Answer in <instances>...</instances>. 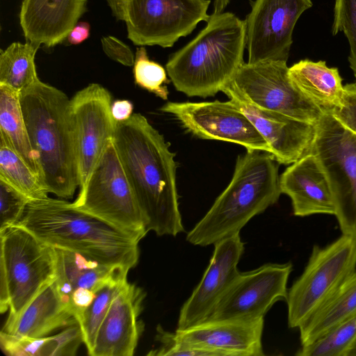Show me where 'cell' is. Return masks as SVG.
I'll return each instance as SVG.
<instances>
[{
    "instance_id": "obj_41",
    "label": "cell",
    "mask_w": 356,
    "mask_h": 356,
    "mask_svg": "<svg viewBox=\"0 0 356 356\" xmlns=\"http://www.w3.org/2000/svg\"><path fill=\"white\" fill-rule=\"evenodd\" d=\"M113 15L118 20L124 21L127 0H106Z\"/></svg>"
},
{
    "instance_id": "obj_22",
    "label": "cell",
    "mask_w": 356,
    "mask_h": 356,
    "mask_svg": "<svg viewBox=\"0 0 356 356\" xmlns=\"http://www.w3.org/2000/svg\"><path fill=\"white\" fill-rule=\"evenodd\" d=\"M76 322L70 305L60 295L54 280L19 314L8 316L1 331L20 337L39 338Z\"/></svg>"
},
{
    "instance_id": "obj_13",
    "label": "cell",
    "mask_w": 356,
    "mask_h": 356,
    "mask_svg": "<svg viewBox=\"0 0 356 356\" xmlns=\"http://www.w3.org/2000/svg\"><path fill=\"white\" fill-rule=\"evenodd\" d=\"M159 110L174 116L186 130L197 138L234 143L246 149L271 152L250 119L231 100L169 102Z\"/></svg>"
},
{
    "instance_id": "obj_23",
    "label": "cell",
    "mask_w": 356,
    "mask_h": 356,
    "mask_svg": "<svg viewBox=\"0 0 356 356\" xmlns=\"http://www.w3.org/2000/svg\"><path fill=\"white\" fill-rule=\"evenodd\" d=\"M55 249V282L64 300L70 305L71 296L78 289L97 293L111 282L127 278L129 270L126 268L102 264L77 252Z\"/></svg>"
},
{
    "instance_id": "obj_39",
    "label": "cell",
    "mask_w": 356,
    "mask_h": 356,
    "mask_svg": "<svg viewBox=\"0 0 356 356\" xmlns=\"http://www.w3.org/2000/svg\"><path fill=\"white\" fill-rule=\"evenodd\" d=\"M134 105L127 99L115 100L111 105V114L116 122L127 120L133 115Z\"/></svg>"
},
{
    "instance_id": "obj_6",
    "label": "cell",
    "mask_w": 356,
    "mask_h": 356,
    "mask_svg": "<svg viewBox=\"0 0 356 356\" xmlns=\"http://www.w3.org/2000/svg\"><path fill=\"white\" fill-rule=\"evenodd\" d=\"M0 312L14 316L55 280L56 252L17 225L0 232Z\"/></svg>"
},
{
    "instance_id": "obj_5",
    "label": "cell",
    "mask_w": 356,
    "mask_h": 356,
    "mask_svg": "<svg viewBox=\"0 0 356 356\" xmlns=\"http://www.w3.org/2000/svg\"><path fill=\"white\" fill-rule=\"evenodd\" d=\"M278 168L267 152L247 149L239 155L231 181L187 234L186 241L207 246L240 234L251 218L278 200L282 193Z\"/></svg>"
},
{
    "instance_id": "obj_10",
    "label": "cell",
    "mask_w": 356,
    "mask_h": 356,
    "mask_svg": "<svg viewBox=\"0 0 356 356\" xmlns=\"http://www.w3.org/2000/svg\"><path fill=\"white\" fill-rule=\"evenodd\" d=\"M261 109L316 124L323 111L293 83L286 61L243 63L222 90Z\"/></svg>"
},
{
    "instance_id": "obj_4",
    "label": "cell",
    "mask_w": 356,
    "mask_h": 356,
    "mask_svg": "<svg viewBox=\"0 0 356 356\" xmlns=\"http://www.w3.org/2000/svg\"><path fill=\"white\" fill-rule=\"evenodd\" d=\"M70 99L62 90L38 81L20 93V103L40 179L58 197H73L79 187Z\"/></svg>"
},
{
    "instance_id": "obj_20",
    "label": "cell",
    "mask_w": 356,
    "mask_h": 356,
    "mask_svg": "<svg viewBox=\"0 0 356 356\" xmlns=\"http://www.w3.org/2000/svg\"><path fill=\"white\" fill-rule=\"evenodd\" d=\"M87 10V0H23L19 24L26 42L51 48L66 40Z\"/></svg>"
},
{
    "instance_id": "obj_28",
    "label": "cell",
    "mask_w": 356,
    "mask_h": 356,
    "mask_svg": "<svg viewBox=\"0 0 356 356\" xmlns=\"http://www.w3.org/2000/svg\"><path fill=\"white\" fill-rule=\"evenodd\" d=\"M39 48L28 42H15L1 49L0 84L21 93L39 81L35 63V56Z\"/></svg>"
},
{
    "instance_id": "obj_34",
    "label": "cell",
    "mask_w": 356,
    "mask_h": 356,
    "mask_svg": "<svg viewBox=\"0 0 356 356\" xmlns=\"http://www.w3.org/2000/svg\"><path fill=\"white\" fill-rule=\"evenodd\" d=\"M30 201L25 195L0 179V232L19 221Z\"/></svg>"
},
{
    "instance_id": "obj_9",
    "label": "cell",
    "mask_w": 356,
    "mask_h": 356,
    "mask_svg": "<svg viewBox=\"0 0 356 356\" xmlns=\"http://www.w3.org/2000/svg\"><path fill=\"white\" fill-rule=\"evenodd\" d=\"M311 149L328 179L342 234L356 239V134L330 112L316 124Z\"/></svg>"
},
{
    "instance_id": "obj_18",
    "label": "cell",
    "mask_w": 356,
    "mask_h": 356,
    "mask_svg": "<svg viewBox=\"0 0 356 356\" xmlns=\"http://www.w3.org/2000/svg\"><path fill=\"white\" fill-rule=\"evenodd\" d=\"M264 318L254 320H209L175 334L180 341L216 356H262Z\"/></svg>"
},
{
    "instance_id": "obj_31",
    "label": "cell",
    "mask_w": 356,
    "mask_h": 356,
    "mask_svg": "<svg viewBox=\"0 0 356 356\" xmlns=\"http://www.w3.org/2000/svg\"><path fill=\"white\" fill-rule=\"evenodd\" d=\"M127 282V278L113 281L100 289L92 303L77 320L88 354L94 346L97 333L111 302Z\"/></svg>"
},
{
    "instance_id": "obj_1",
    "label": "cell",
    "mask_w": 356,
    "mask_h": 356,
    "mask_svg": "<svg viewBox=\"0 0 356 356\" xmlns=\"http://www.w3.org/2000/svg\"><path fill=\"white\" fill-rule=\"evenodd\" d=\"M113 141L147 232L172 236L184 232L176 184L177 163L170 143L138 113L116 122Z\"/></svg>"
},
{
    "instance_id": "obj_8",
    "label": "cell",
    "mask_w": 356,
    "mask_h": 356,
    "mask_svg": "<svg viewBox=\"0 0 356 356\" xmlns=\"http://www.w3.org/2000/svg\"><path fill=\"white\" fill-rule=\"evenodd\" d=\"M356 271V239L342 234L321 248L314 245L302 275L288 290V324L299 327Z\"/></svg>"
},
{
    "instance_id": "obj_14",
    "label": "cell",
    "mask_w": 356,
    "mask_h": 356,
    "mask_svg": "<svg viewBox=\"0 0 356 356\" xmlns=\"http://www.w3.org/2000/svg\"><path fill=\"white\" fill-rule=\"evenodd\" d=\"M312 6V0L252 1L251 10L244 20L247 63L287 61L296 22Z\"/></svg>"
},
{
    "instance_id": "obj_37",
    "label": "cell",
    "mask_w": 356,
    "mask_h": 356,
    "mask_svg": "<svg viewBox=\"0 0 356 356\" xmlns=\"http://www.w3.org/2000/svg\"><path fill=\"white\" fill-rule=\"evenodd\" d=\"M101 42L102 49L108 58L124 66L134 65L135 55L124 42L111 35L103 37Z\"/></svg>"
},
{
    "instance_id": "obj_25",
    "label": "cell",
    "mask_w": 356,
    "mask_h": 356,
    "mask_svg": "<svg viewBox=\"0 0 356 356\" xmlns=\"http://www.w3.org/2000/svg\"><path fill=\"white\" fill-rule=\"evenodd\" d=\"M83 342L81 329L75 323L60 333L39 338L0 332V346L9 356H72Z\"/></svg>"
},
{
    "instance_id": "obj_40",
    "label": "cell",
    "mask_w": 356,
    "mask_h": 356,
    "mask_svg": "<svg viewBox=\"0 0 356 356\" xmlns=\"http://www.w3.org/2000/svg\"><path fill=\"white\" fill-rule=\"evenodd\" d=\"M90 24L86 22L77 23L70 31L66 40L70 44H79L90 36Z\"/></svg>"
},
{
    "instance_id": "obj_12",
    "label": "cell",
    "mask_w": 356,
    "mask_h": 356,
    "mask_svg": "<svg viewBox=\"0 0 356 356\" xmlns=\"http://www.w3.org/2000/svg\"><path fill=\"white\" fill-rule=\"evenodd\" d=\"M112 96L99 83H90L70 101L79 191L113 140L116 121L111 114Z\"/></svg>"
},
{
    "instance_id": "obj_17",
    "label": "cell",
    "mask_w": 356,
    "mask_h": 356,
    "mask_svg": "<svg viewBox=\"0 0 356 356\" xmlns=\"http://www.w3.org/2000/svg\"><path fill=\"white\" fill-rule=\"evenodd\" d=\"M146 293L134 284H125L114 298L95 338L90 356H132L145 325L139 316Z\"/></svg>"
},
{
    "instance_id": "obj_29",
    "label": "cell",
    "mask_w": 356,
    "mask_h": 356,
    "mask_svg": "<svg viewBox=\"0 0 356 356\" xmlns=\"http://www.w3.org/2000/svg\"><path fill=\"white\" fill-rule=\"evenodd\" d=\"M0 179L25 195L31 201L49 197V192L40 177L2 138H0Z\"/></svg>"
},
{
    "instance_id": "obj_3",
    "label": "cell",
    "mask_w": 356,
    "mask_h": 356,
    "mask_svg": "<svg viewBox=\"0 0 356 356\" xmlns=\"http://www.w3.org/2000/svg\"><path fill=\"white\" fill-rule=\"evenodd\" d=\"M245 21L230 12L213 13L191 41L170 54L165 69L177 91L188 97H213L245 63Z\"/></svg>"
},
{
    "instance_id": "obj_32",
    "label": "cell",
    "mask_w": 356,
    "mask_h": 356,
    "mask_svg": "<svg viewBox=\"0 0 356 356\" xmlns=\"http://www.w3.org/2000/svg\"><path fill=\"white\" fill-rule=\"evenodd\" d=\"M133 66L136 85L163 100L168 99L169 91L166 84L171 81L167 77V71L149 58L144 46L137 48Z\"/></svg>"
},
{
    "instance_id": "obj_35",
    "label": "cell",
    "mask_w": 356,
    "mask_h": 356,
    "mask_svg": "<svg viewBox=\"0 0 356 356\" xmlns=\"http://www.w3.org/2000/svg\"><path fill=\"white\" fill-rule=\"evenodd\" d=\"M155 339L160 343V346L150 350L147 355L216 356L211 351L191 346L180 341L176 337L175 332H168L159 325L156 327Z\"/></svg>"
},
{
    "instance_id": "obj_19",
    "label": "cell",
    "mask_w": 356,
    "mask_h": 356,
    "mask_svg": "<svg viewBox=\"0 0 356 356\" xmlns=\"http://www.w3.org/2000/svg\"><path fill=\"white\" fill-rule=\"evenodd\" d=\"M250 119L267 142L279 164H291L310 153L316 136V124L261 109L232 95H227Z\"/></svg>"
},
{
    "instance_id": "obj_7",
    "label": "cell",
    "mask_w": 356,
    "mask_h": 356,
    "mask_svg": "<svg viewBox=\"0 0 356 356\" xmlns=\"http://www.w3.org/2000/svg\"><path fill=\"white\" fill-rule=\"evenodd\" d=\"M70 204L141 240L148 232L113 138Z\"/></svg>"
},
{
    "instance_id": "obj_33",
    "label": "cell",
    "mask_w": 356,
    "mask_h": 356,
    "mask_svg": "<svg viewBox=\"0 0 356 356\" xmlns=\"http://www.w3.org/2000/svg\"><path fill=\"white\" fill-rule=\"evenodd\" d=\"M332 33L343 32L350 46L348 62L356 79V0H335Z\"/></svg>"
},
{
    "instance_id": "obj_24",
    "label": "cell",
    "mask_w": 356,
    "mask_h": 356,
    "mask_svg": "<svg viewBox=\"0 0 356 356\" xmlns=\"http://www.w3.org/2000/svg\"><path fill=\"white\" fill-rule=\"evenodd\" d=\"M295 86L323 111H330L341 103L343 86L337 67L324 60H300L289 67Z\"/></svg>"
},
{
    "instance_id": "obj_21",
    "label": "cell",
    "mask_w": 356,
    "mask_h": 356,
    "mask_svg": "<svg viewBox=\"0 0 356 356\" xmlns=\"http://www.w3.org/2000/svg\"><path fill=\"white\" fill-rule=\"evenodd\" d=\"M280 187L291 198L296 216L335 213L328 179L312 152L286 168L280 176Z\"/></svg>"
},
{
    "instance_id": "obj_11",
    "label": "cell",
    "mask_w": 356,
    "mask_h": 356,
    "mask_svg": "<svg viewBox=\"0 0 356 356\" xmlns=\"http://www.w3.org/2000/svg\"><path fill=\"white\" fill-rule=\"evenodd\" d=\"M211 0H127V37L138 46L172 47L209 19Z\"/></svg>"
},
{
    "instance_id": "obj_42",
    "label": "cell",
    "mask_w": 356,
    "mask_h": 356,
    "mask_svg": "<svg viewBox=\"0 0 356 356\" xmlns=\"http://www.w3.org/2000/svg\"><path fill=\"white\" fill-rule=\"evenodd\" d=\"M230 1L231 0H214L213 13L219 14L224 12Z\"/></svg>"
},
{
    "instance_id": "obj_15",
    "label": "cell",
    "mask_w": 356,
    "mask_h": 356,
    "mask_svg": "<svg viewBox=\"0 0 356 356\" xmlns=\"http://www.w3.org/2000/svg\"><path fill=\"white\" fill-rule=\"evenodd\" d=\"M292 264H266L239 273L207 320L264 318L277 301L286 300Z\"/></svg>"
},
{
    "instance_id": "obj_36",
    "label": "cell",
    "mask_w": 356,
    "mask_h": 356,
    "mask_svg": "<svg viewBox=\"0 0 356 356\" xmlns=\"http://www.w3.org/2000/svg\"><path fill=\"white\" fill-rule=\"evenodd\" d=\"M328 112L341 124L356 134V83L343 86L340 104Z\"/></svg>"
},
{
    "instance_id": "obj_26",
    "label": "cell",
    "mask_w": 356,
    "mask_h": 356,
    "mask_svg": "<svg viewBox=\"0 0 356 356\" xmlns=\"http://www.w3.org/2000/svg\"><path fill=\"white\" fill-rule=\"evenodd\" d=\"M356 316V271L337 292L298 328L302 346Z\"/></svg>"
},
{
    "instance_id": "obj_27",
    "label": "cell",
    "mask_w": 356,
    "mask_h": 356,
    "mask_svg": "<svg viewBox=\"0 0 356 356\" xmlns=\"http://www.w3.org/2000/svg\"><path fill=\"white\" fill-rule=\"evenodd\" d=\"M0 138L40 177L38 159L31 146L22 111L20 93L3 84H0Z\"/></svg>"
},
{
    "instance_id": "obj_16",
    "label": "cell",
    "mask_w": 356,
    "mask_h": 356,
    "mask_svg": "<svg viewBox=\"0 0 356 356\" xmlns=\"http://www.w3.org/2000/svg\"><path fill=\"white\" fill-rule=\"evenodd\" d=\"M244 252L240 234L214 244V251L200 282L180 309L177 329L184 330L208 319L239 274L238 264Z\"/></svg>"
},
{
    "instance_id": "obj_38",
    "label": "cell",
    "mask_w": 356,
    "mask_h": 356,
    "mask_svg": "<svg viewBox=\"0 0 356 356\" xmlns=\"http://www.w3.org/2000/svg\"><path fill=\"white\" fill-rule=\"evenodd\" d=\"M95 296L96 293L93 291L83 288L78 289L72 293L70 305L76 321L84 310L92 303Z\"/></svg>"
},
{
    "instance_id": "obj_30",
    "label": "cell",
    "mask_w": 356,
    "mask_h": 356,
    "mask_svg": "<svg viewBox=\"0 0 356 356\" xmlns=\"http://www.w3.org/2000/svg\"><path fill=\"white\" fill-rule=\"evenodd\" d=\"M356 347V316L337 325L313 342L302 346L299 356H346Z\"/></svg>"
},
{
    "instance_id": "obj_2",
    "label": "cell",
    "mask_w": 356,
    "mask_h": 356,
    "mask_svg": "<svg viewBox=\"0 0 356 356\" xmlns=\"http://www.w3.org/2000/svg\"><path fill=\"white\" fill-rule=\"evenodd\" d=\"M55 248L129 270L139 259L140 239L71 206L47 197L30 201L15 225Z\"/></svg>"
}]
</instances>
